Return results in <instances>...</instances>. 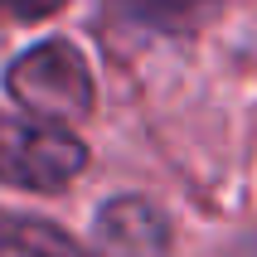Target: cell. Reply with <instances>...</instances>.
Masks as SVG:
<instances>
[{
	"label": "cell",
	"instance_id": "1",
	"mask_svg": "<svg viewBox=\"0 0 257 257\" xmlns=\"http://www.w3.org/2000/svg\"><path fill=\"white\" fill-rule=\"evenodd\" d=\"M5 92L25 107L34 121L73 126L92 112V68L78 44L44 39L5 68Z\"/></svg>",
	"mask_w": 257,
	"mask_h": 257
},
{
	"label": "cell",
	"instance_id": "2",
	"mask_svg": "<svg viewBox=\"0 0 257 257\" xmlns=\"http://www.w3.org/2000/svg\"><path fill=\"white\" fill-rule=\"evenodd\" d=\"M87 165V146L68 136V126H49L34 116H0V185L29 194L68 189Z\"/></svg>",
	"mask_w": 257,
	"mask_h": 257
},
{
	"label": "cell",
	"instance_id": "3",
	"mask_svg": "<svg viewBox=\"0 0 257 257\" xmlns=\"http://www.w3.org/2000/svg\"><path fill=\"white\" fill-rule=\"evenodd\" d=\"M97 238L102 252L112 257H165V247H170L165 218L146 199H112L97 218Z\"/></svg>",
	"mask_w": 257,
	"mask_h": 257
},
{
	"label": "cell",
	"instance_id": "4",
	"mask_svg": "<svg viewBox=\"0 0 257 257\" xmlns=\"http://www.w3.org/2000/svg\"><path fill=\"white\" fill-rule=\"evenodd\" d=\"M218 0H107V15L131 29H151V34H189L199 29Z\"/></svg>",
	"mask_w": 257,
	"mask_h": 257
},
{
	"label": "cell",
	"instance_id": "5",
	"mask_svg": "<svg viewBox=\"0 0 257 257\" xmlns=\"http://www.w3.org/2000/svg\"><path fill=\"white\" fill-rule=\"evenodd\" d=\"M0 257H92V252L44 218L0 214Z\"/></svg>",
	"mask_w": 257,
	"mask_h": 257
},
{
	"label": "cell",
	"instance_id": "6",
	"mask_svg": "<svg viewBox=\"0 0 257 257\" xmlns=\"http://www.w3.org/2000/svg\"><path fill=\"white\" fill-rule=\"evenodd\" d=\"M63 10V0H0V15L5 20H20V25H29V20H49V15Z\"/></svg>",
	"mask_w": 257,
	"mask_h": 257
}]
</instances>
